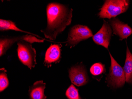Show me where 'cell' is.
Instances as JSON below:
<instances>
[{"instance_id": "1", "label": "cell", "mask_w": 132, "mask_h": 99, "mask_svg": "<svg viewBox=\"0 0 132 99\" xmlns=\"http://www.w3.org/2000/svg\"><path fill=\"white\" fill-rule=\"evenodd\" d=\"M72 9L61 4L52 3L47 6V25L40 31L45 37L55 40L72 21Z\"/></svg>"}, {"instance_id": "2", "label": "cell", "mask_w": 132, "mask_h": 99, "mask_svg": "<svg viewBox=\"0 0 132 99\" xmlns=\"http://www.w3.org/2000/svg\"><path fill=\"white\" fill-rule=\"evenodd\" d=\"M130 1L127 0H108L105 1L101 11L99 17L102 18H114L126 12L129 6Z\"/></svg>"}, {"instance_id": "3", "label": "cell", "mask_w": 132, "mask_h": 99, "mask_svg": "<svg viewBox=\"0 0 132 99\" xmlns=\"http://www.w3.org/2000/svg\"><path fill=\"white\" fill-rule=\"evenodd\" d=\"M17 44V51L19 59L24 65H26L31 70L37 64L35 49L32 47L31 43L24 40L18 42Z\"/></svg>"}, {"instance_id": "4", "label": "cell", "mask_w": 132, "mask_h": 99, "mask_svg": "<svg viewBox=\"0 0 132 99\" xmlns=\"http://www.w3.org/2000/svg\"><path fill=\"white\" fill-rule=\"evenodd\" d=\"M93 35L92 31L88 27L77 25L72 27L70 30L66 42L67 45L71 48L80 42L86 40Z\"/></svg>"}, {"instance_id": "5", "label": "cell", "mask_w": 132, "mask_h": 99, "mask_svg": "<svg viewBox=\"0 0 132 99\" xmlns=\"http://www.w3.org/2000/svg\"><path fill=\"white\" fill-rule=\"evenodd\" d=\"M111 60L110 73L108 77L109 84L113 87H121L126 82L125 76L123 68L119 65L110 53Z\"/></svg>"}, {"instance_id": "6", "label": "cell", "mask_w": 132, "mask_h": 99, "mask_svg": "<svg viewBox=\"0 0 132 99\" xmlns=\"http://www.w3.org/2000/svg\"><path fill=\"white\" fill-rule=\"evenodd\" d=\"M31 35L19 36H2L0 39V55L2 56L6 53L8 49L15 42L22 40L27 41L31 43L34 42L43 43V39H38Z\"/></svg>"}, {"instance_id": "7", "label": "cell", "mask_w": 132, "mask_h": 99, "mask_svg": "<svg viewBox=\"0 0 132 99\" xmlns=\"http://www.w3.org/2000/svg\"><path fill=\"white\" fill-rule=\"evenodd\" d=\"M69 76L72 83L76 86H82L88 82V77L86 71L81 65L71 67L69 70Z\"/></svg>"}, {"instance_id": "8", "label": "cell", "mask_w": 132, "mask_h": 99, "mask_svg": "<svg viewBox=\"0 0 132 99\" xmlns=\"http://www.w3.org/2000/svg\"><path fill=\"white\" fill-rule=\"evenodd\" d=\"M112 30L107 22L104 21L101 28L93 36V39L96 44L108 49L112 36Z\"/></svg>"}, {"instance_id": "9", "label": "cell", "mask_w": 132, "mask_h": 99, "mask_svg": "<svg viewBox=\"0 0 132 99\" xmlns=\"http://www.w3.org/2000/svg\"><path fill=\"white\" fill-rule=\"evenodd\" d=\"M110 24L113 33L119 36L121 40L126 39L132 34V29L127 24L121 22L117 18L111 20Z\"/></svg>"}, {"instance_id": "10", "label": "cell", "mask_w": 132, "mask_h": 99, "mask_svg": "<svg viewBox=\"0 0 132 99\" xmlns=\"http://www.w3.org/2000/svg\"><path fill=\"white\" fill-rule=\"evenodd\" d=\"M61 45L54 44L51 45L46 51L44 64L49 65L58 61L61 57Z\"/></svg>"}, {"instance_id": "11", "label": "cell", "mask_w": 132, "mask_h": 99, "mask_svg": "<svg viewBox=\"0 0 132 99\" xmlns=\"http://www.w3.org/2000/svg\"><path fill=\"white\" fill-rule=\"evenodd\" d=\"M45 88L46 83L43 80L36 82L29 87V93L31 99H46L47 97L44 94Z\"/></svg>"}, {"instance_id": "12", "label": "cell", "mask_w": 132, "mask_h": 99, "mask_svg": "<svg viewBox=\"0 0 132 99\" xmlns=\"http://www.w3.org/2000/svg\"><path fill=\"white\" fill-rule=\"evenodd\" d=\"M126 82L132 83V54L128 46H127L126 58L123 68Z\"/></svg>"}, {"instance_id": "13", "label": "cell", "mask_w": 132, "mask_h": 99, "mask_svg": "<svg viewBox=\"0 0 132 99\" xmlns=\"http://www.w3.org/2000/svg\"><path fill=\"white\" fill-rule=\"evenodd\" d=\"M7 30H14L17 32H23L26 33L30 35H36L32 33H30L28 32L24 31L17 27L15 23L9 20H5L3 19L0 20V31H5Z\"/></svg>"}, {"instance_id": "14", "label": "cell", "mask_w": 132, "mask_h": 99, "mask_svg": "<svg viewBox=\"0 0 132 99\" xmlns=\"http://www.w3.org/2000/svg\"><path fill=\"white\" fill-rule=\"evenodd\" d=\"M6 70L4 68L1 69L0 73V91H3L8 87L9 85V81L6 73Z\"/></svg>"}, {"instance_id": "15", "label": "cell", "mask_w": 132, "mask_h": 99, "mask_svg": "<svg viewBox=\"0 0 132 99\" xmlns=\"http://www.w3.org/2000/svg\"><path fill=\"white\" fill-rule=\"evenodd\" d=\"M66 96L69 99H81L78 90L73 85H71L67 90Z\"/></svg>"}, {"instance_id": "16", "label": "cell", "mask_w": 132, "mask_h": 99, "mask_svg": "<svg viewBox=\"0 0 132 99\" xmlns=\"http://www.w3.org/2000/svg\"><path fill=\"white\" fill-rule=\"evenodd\" d=\"M90 71L93 75H98L104 72V65L101 63H96L91 67Z\"/></svg>"}]
</instances>
